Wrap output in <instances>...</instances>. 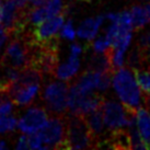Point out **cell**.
Returning <instances> with one entry per match:
<instances>
[{
    "instance_id": "7a4b0ae2",
    "label": "cell",
    "mask_w": 150,
    "mask_h": 150,
    "mask_svg": "<svg viewBox=\"0 0 150 150\" xmlns=\"http://www.w3.org/2000/svg\"><path fill=\"white\" fill-rule=\"evenodd\" d=\"M66 148L67 149H90L96 148V142L84 121L83 116L71 114L66 117Z\"/></svg>"
},
{
    "instance_id": "e575fe53",
    "label": "cell",
    "mask_w": 150,
    "mask_h": 150,
    "mask_svg": "<svg viewBox=\"0 0 150 150\" xmlns=\"http://www.w3.org/2000/svg\"><path fill=\"white\" fill-rule=\"evenodd\" d=\"M82 1H91V0H82Z\"/></svg>"
},
{
    "instance_id": "cb8c5ba5",
    "label": "cell",
    "mask_w": 150,
    "mask_h": 150,
    "mask_svg": "<svg viewBox=\"0 0 150 150\" xmlns=\"http://www.w3.org/2000/svg\"><path fill=\"white\" fill-rule=\"evenodd\" d=\"M29 144L30 149H45L44 142H43L42 136L40 132H36L34 134H31L29 136Z\"/></svg>"
},
{
    "instance_id": "f546056e",
    "label": "cell",
    "mask_w": 150,
    "mask_h": 150,
    "mask_svg": "<svg viewBox=\"0 0 150 150\" xmlns=\"http://www.w3.org/2000/svg\"><path fill=\"white\" fill-rule=\"evenodd\" d=\"M29 2H31V4L34 7H38V6H42L43 4H45L46 0H29Z\"/></svg>"
},
{
    "instance_id": "52a82bcc",
    "label": "cell",
    "mask_w": 150,
    "mask_h": 150,
    "mask_svg": "<svg viewBox=\"0 0 150 150\" xmlns=\"http://www.w3.org/2000/svg\"><path fill=\"white\" fill-rule=\"evenodd\" d=\"M48 121L47 113L41 106L30 108L23 116L18 122V128L22 133L31 135L36 132H40L45 126Z\"/></svg>"
},
{
    "instance_id": "e0dca14e",
    "label": "cell",
    "mask_w": 150,
    "mask_h": 150,
    "mask_svg": "<svg viewBox=\"0 0 150 150\" xmlns=\"http://www.w3.org/2000/svg\"><path fill=\"white\" fill-rule=\"evenodd\" d=\"M48 18H50V14L48 13L47 9L45 8V6H38L35 8L29 9L28 21L33 26L42 23L43 21H45Z\"/></svg>"
},
{
    "instance_id": "277c9868",
    "label": "cell",
    "mask_w": 150,
    "mask_h": 150,
    "mask_svg": "<svg viewBox=\"0 0 150 150\" xmlns=\"http://www.w3.org/2000/svg\"><path fill=\"white\" fill-rule=\"evenodd\" d=\"M104 102V98L100 94L94 93H82L75 84L69 86L68 94V110L74 115L83 116L88 113H91L101 108Z\"/></svg>"
},
{
    "instance_id": "6da1fadb",
    "label": "cell",
    "mask_w": 150,
    "mask_h": 150,
    "mask_svg": "<svg viewBox=\"0 0 150 150\" xmlns=\"http://www.w3.org/2000/svg\"><path fill=\"white\" fill-rule=\"evenodd\" d=\"M113 88L117 96L127 108L137 110L142 104L140 88L134 74L129 68H120L113 74Z\"/></svg>"
},
{
    "instance_id": "f1b7e54d",
    "label": "cell",
    "mask_w": 150,
    "mask_h": 150,
    "mask_svg": "<svg viewBox=\"0 0 150 150\" xmlns=\"http://www.w3.org/2000/svg\"><path fill=\"white\" fill-rule=\"evenodd\" d=\"M12 1L19 9H21V10L28 9V2H29V0H12Z\"/></svg>"
},
{
    "instance_id": "ba28073f",
    "label": "cell",
    "mask_w": 150,
    "mask_h": 150,
    "mask_svg": "<svg viewBox=\"0 0 150 150\" xmlns=\"http://www.w3.org/2000/svg\"><path fill=\"white\" fill-rule=\"evenodd\" d=\"M64 21H65L64 14H57L46 19L45 21H43L40 24L35 25L32 31L34 40L38 43H44L56 38L57 32L64 25Z\"/></svg>"
},
{
    "instance_id": "836d02e7",
    "label": "cell",
    "mask_w": 150,
    "mask_h": 150,
    "mask_svg": "<svg viewBox=\"0 0 150 150\" xmlns=\"http://www.w3.org/2000/svg\"><path fill=\"white\" fill-rule=\"evenodd\" d=\"M1 16H2V2L0 0V22H1Z\"/></svg>"
},
{
    "instance_id": "7402d4cb",
    "label": "cell",
    "mask_w": 150,
    "mask_h": 150,
    "mask_svg": "<svg viewBox=\"0 0 150 150\" xmlns=\"http://www.w3.org/2000/svg\"><path fill=\"white\" fill-rule=\"evenodd\" d=\"M130 129V140H132V149H148L146 146V144L144 142L142 137L140 136V134L138 132V129L136 126L132 127Z\"/></svg>"
},
{
    "instance_id": "30bf717a",
    "label": "cell",
    "mask_w": 150,
    "mask_h": 150,
    "mask_svg": "<svg viewBox=\"0 0 150 150\" xmlns=\"http://www.w3.org/2000/svg\"><path fill=\"white\" fill-rule=\"evenodd\" d=\"M83 118L89 129H90V132H91V135L96 140V148H98L99 142H100V137L103 135V132H104V120H103L102 111L99 108L96 111L88 113V114L83 115Z\"/></svg>"
},
{
    "instance_id": "2e32d148",
    "label": "cell",
    "mask_w": 150,
    "mask_h": 150,
    "mask_svg": "<svg viewBox=\"0 0 150 150\" xmlns=\"http://www.w3.org/2000/svg\"><path fill=\"white\" fill-rule=\"evenodd\" d=\"M129 11H130V14H132L133 28L135 30L142 29V28L149 22V19H148V16H147L145 7H142V6H134Z\"/></svg>"
},
{
    "instance_id": "603a6c76",
    "label": "cell",
    "mask_w": 150,
    "mask_h": 150,
    "mask_svg": "<svg viewBox=\"0 0 150 150\" xmlns=\"http://www.w3.org/2000/svg\"><path fill=\"white\" fill-rule=\"evenodd\" d=\"M91 47L93 48V50L96 52V53H105L106 50L111 47V42L108 41V38L105 36V38H98L96 41L90 44Z\"/></svg>"
},
{
    "instance_id": "3957f363",
    "label": "cell",
    "mask_w": 150,
    "mask_h": 150,
    "mask_svg": "<svg viewBox=\"0 0 150 150\" xmlns=\"http://www.w3.org/2000/svg\"><path fill=\"white\" fill-rule=\"evenodd\" d=\"M104 124L108 129H117L128 126L132 128L136 126V112L137 110L127 108L115 101H105L101 106Z\"/></svg>"
},
{
    "instance_id": "d6a6232c",
    "label": "cell",
    "mask_w": 150,
    "mask_h": 150,
    "mask_svg": "<svg viewBox=\"0 0 150 150\" xmlns=\"http://www.w3.org/2000/svg\"><path fill=\"white\" fill-rule=\"evenodd\" d=\"M7 148V144L4 140H0V150H4Z\"/></svg>"
},
{
    "instance_id": "5b68a950",
    "label": "cell",
    "mask_w": 150,
    "mask_h": 150,
    "mask_svg": "<svg viewBox=\"0 0 150 150\" xmlns=\"http://www.w3.org/2000/svg\"><path fill=\"white\" fill-rule=\"evenodd\" d=\"M69 86L62 81L50 82L45 87L42 94L47 111L55 115H65L68 110Z\"/></svg>"
},
{
    "instance_id": "4dcf8cb0",
    "label": "cell",
    "mask_w": 150,
    "mask_h": 150,
    "mask_svg": "<svg viewBox=\"0 0 150 150\" xmlns=\"http://www.w3.org/2000/svg\"><path fill=\"white\" fill-rule=\"evenodd\" d=\"M145 103H146V105L150 110V93H146L145 94Z\"/></svg>"
},
{
    "instance_id": "9a60e30c",
    "label": "cell",
    "mask_w": 150,
    "mask_h": 150,
    "mask_svg": "<svg viewBox=\"0 0 150 150\" xmlns=\"http://www.w3.org/2000/svg\"><path fill=\"white\" fill-rule=\"evenodd\" d=\"M88 69L90 70L101 71V72H110V74H114V71L111 66V62H110V57H108V53H96V54L92 55L89 62H88Z\"/></svg>"
},
{
    "instance_id": "9c48e42d",
    "label": "cell",
    "mask_w": 150,
    "mask_h": 150,
    "mask_svg": "<svg viewBox=\"0 0 150 150\" xmlns=\"http://www.w3.org/2000/svg\"><path fill=\"white\" fill-rule=\"evenodd\" d=\"M98 148H111V149H132L130 134L121 128L113 129L111 135L105 142H100Z\"/></svg>"
},
{
    "instance_id": "7c38bea8",
    "label": "cell",
    "mask_w": 150,
    "mask_h": 150,
    "mask_svg": "<svg viewBox=\"0 0 150 150\" xmlns=\"http://www.w3.org/2000/svg\"><path fill=\"white\" fill-rule=\"evenodd\" d=\"M136 126L140 136L150 149V110L145 108H138L136 112Z\"/></svg>"
},
{
    "instance_id": "5bb4252c",
    "label": "cell",
    "mask_w": 150,
    "mask_h": 150,
    "mask_svg": "<svg viewBox=\"0 0 150 150\" xmlns=\"http://www.w3.org/2000/svg\"><path fill=\"white\" fill-rule=\"evenodd\" d=\"M80 68V60L77 56H71L68 58L66 63L62 64L57 66L56 70H55L54 76L59 80H64V81H68V80L72 79L79 71Z\"/></svg>"
},
{
    "instance_id": "d6986e66",
    "label": "cell",
    "mask_w": 150,
    "mask_h": 150,
    "mask_svg": "<svg viewBox=\"0 0 150 150\" xmlns=\"http://www.w3.org/2000/svg\"><path fill=\"white\" fill-rule=\"evenodd\" d=\"M137 47L142 52V56L145 58V64L148 59H150V29L145 31L139 36L137 42ZM145 66V65H144Z\"/></svg>"
},
{
    "instance_id": "1f68e13d",
    "label": "cell",
    "mask_w": 150,
    "mask_h": 150,
    "mask_svg": "<svg viewBox=\"0 0 150 150\" xmlns=\"http://www.w3.org/2000/svg\"><path fill=\"white\" fill-rule=\"evenodd\" d=\"M145 9H146L147 16H148V19H149V22H150V4H146V6H145Z\"/></svg>"
},
{
    "instance_id": "44dd1931",
    "label": "cell",
    "mask_w": 150,
    "mask_h": 150,
    "mask_svg": "<svg viewBox=\"0 0 150 150\" xmlns=\"http://www.w3.org/2000/svg\"><path fill=\"white\" fill-rule=\"evenodd\" d=\"M18 126V121L14 116H0V134H4L7 132H12Z\"/></svg>"
},
{
    "instance_id": "ac0fdd59",
    "label": "cell",
    "mask_w": 150,
    "mask_h": 150,
    "mask_svg": "<svg viewBox=\"0 0 150 150\" xmlns=\"http://www.w3.org/2000/svg\"><path fill=\"white\" fill-rule=\"evenodd\" d=\"M134 74H135L138 86L142 90V92L145 94L150 93V68L134 69Z\"/></svg>"
},
{
    "instance_id": "4316f807",
    "label": "cell",
    "mask_w": 150,
    "mask_h": 150,
    "mask_svg": "<svg viewBox=\"0 0 150 150\" xmlns=\"http://www.w3.org/2000/svg\"><path fill=\"white\" fill-rule=\"evenodd\" d=\"M9 36H10V34H9L8 31L4 29L2 25H0V48L6 43V41L8 40Z\"/></svg>"
},
{
    "instance_id": "4fadbf2b",
    "label": "cell",
    "mask_w": 150,
    "mask_h": 150,
    "mask_svg": "<svg viewBox=\"0 0 150 150\" xmlns=\"http://www.w3.org/2000/svg\"><path fill=\"white\" fill-rule=\"evenodd\" d=\"M105 17L103 16H99L96 18H90L84 20L81 24L79 25L78 29V36L83 40H88V41H92L93 38L96 36L98 31L100 29V26L102 25L103 21H104Z\"/></svg>"
},
{
    "instance_id": "ffe728a7",
    "label": "cell",
    "mask_w": 150,
    "mask_h": 150,
    "mask_svg": "<svg viewBox=\"0 0 150 150\" xmlns=\"http://www.w3.org/2000/svg\"><path fill=\"white\" fill-rule=\"evenodd\" d=\"M44 6L47 9L50 17L62 14L63 12L66 11V8L68 7L66 0H46Z\"/></svg>"
},
{
    "instance_id": "8992f818",
    "label": "cell",
    "mask_w": 150,
    "mask_h": 150,
    "mask_svg": "<svg viewBox=\"0 0 150 150\" xmlns=\"http://www.w3.org/2000/svg\"><path fill=\"white\" fill-rule=\"evenodd\" d=\"M65 115H55L40 130L45 149H67Z\"/></svg>"
},
{
    "instance_id": "484cf974",
    "label": "cell",
    "mask_w": 150,
    "mask_h": 150,
    "mask_svg": "<svg viewBox=\"0 0 150 150\" xmlns=\"http://www.w3.org/2000/svg\"><path fill=\"white\" fill-rule=\"evenodd\" d=\"M16 148L19 150L21 149H29L30 148V144H29V137L25 135H22L19 137L17 144H16Z\"/></svg>"
},
{
    "instance_id": "8fae6325",
    "label": "cell",
    "mask_w": 150,
    "mask_h": 150,
    "mask_svg": "<svg viewBox=\"0 0 150 150\" xmlns=\"http://www.w3.org/2000/svg\"><path fill=\"white\" fill-rule=\"evenodd\" d=\"M101 71L90 70L88 69L86 72H83L80 76L78 80L76 81V88L82 93H91L94 89L98 88V83L100 80Z\"/></svg>"
},
{
    "instance_id": "83f0119b",
    "label": "cell",
    "mask_w": 150,
    "mask_h": 150,
    "mask_svg": "<svg viewBox=\"0 0 150 150\" xmlns=\"http://www.w3.org/2000/svg\"><path fill=\"white\" fill-rule=\"evenodd\" d=\"M81 54V46L77 43H74L72 45L70 46V55L71 56H77L79 57V55Z\"/></svg>"
},
{
    "instance_id": "d4e9b609",
    "label": "cell",
    "mask_w": 150,
    "mask_h": 150,
    "mask_svg": "<svg viewBox=\"0 0 150 150\" xmlns=\"http://www.w3.org/2000/svg\"><path fill=\"white\" fill-rule=\"evenodd\" d=\"M60 36L66 40H74L76 36V31L74 29L72 22L70 20L67 21L66 24H64L60 30Z\"/></svg>"
}]
</instances>
